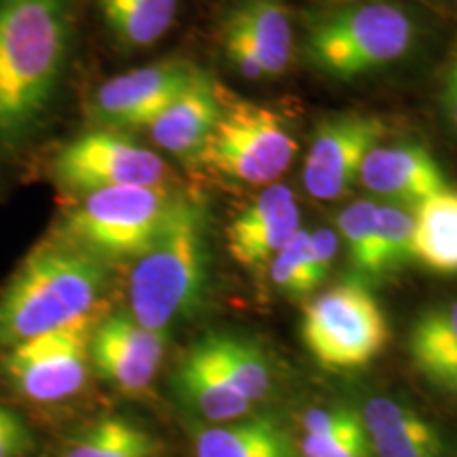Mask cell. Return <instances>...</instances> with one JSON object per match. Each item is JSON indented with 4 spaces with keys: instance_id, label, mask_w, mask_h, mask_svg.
I'll return each mask as SVG.
<instances>
[{
    "instance_id": "44dd1931",
    "label": "cell",
    "mask_w": 457,
    "mask_h": 457,
    "mask_svg": "<svg viewBox=\"0 0 457 457\" xmlns=\"http://www.w3.org/2000/svg\"><path fill=\"white\" fill-rule=\"evenodd\" d=\"M413 256L436 273H457V191L445 188L415 210Z\"/></svg>"
},
{
    "instance_id": "f546056e",
    "label": "cell",
    "mask_w": 457,
    "mask_h": 457,
    "mask_svg": "<svg viewBox=\"0 0 457 457\" xmlns=\"http://www.w3.org/2000/svg\"><path fill=\"white\" fill-rule=\"evenodd\" d=\"M32 443L26 421L0 404V457H26L32 451Z\"/></svg>"
},
{
    "instance_id": "cb8c5ba5",
    "label": "cell",
    "mask_w": 457,
    "mask_h": 457,
    "mask_svg": "<svg viewBox=\"0 0 457 457\" xmlns=\"http://www.w3.org/2000/svg\"><path fill=\"white\" fill-rule=\"evenodd\" d=\"M415 212L403 205H379L375 219L373 265L370 278L390 276L413 261Z\"/></svg>"
},
{
    "instance_id": "7c38bea8",
    "label": "cell",
    "mask_w": 457,
    "mask_h": 457,
    "mask_svg": "<svg viewBox=\"0 0 457 457\" xmlns=\"http://www.w3.org/2000/svg\"><path fill=\"white\" fill-rule=\"evenodd\" d=\"M163 356L165 335L145 328L128 312L111 313L91 333V367L102 379L123 392L146 390Z\"/></svg>"
},
{
    "instance_id": "4316f807",
    "label": "cell",
    "mask_w": 457,
    "mask_h": 457,
    "mask_svg": "<svg viewBox=\"0 0 457 457\" xmlns=\"http://www.w3.org/2000/svg\"><path fill=\"white\" fill-rule=\"evenodd\" d=\"M375 202H353L341 210L337 225H339L341 236L345 237L347 254L353 270L370 278V265H373V242H375V219H377Z\"/></svg>"
},
{
    "instance_id": "e0dca14e",
    "label": "cell",
    "mask_w": 457,
    "mask_h": 457,
    "mask_svg": "<svg viewBox=\"0 0 457 457\" xmlns=\"http://www.w3.org/2000/svg\"><path fill=\"white\" fill-rule=\"evenodd\" d=\"M174 384L182 403L208 421L227 424V421L242 420L253 407V403L222 377L199 343L182 358Z\"/></svg>"
},
{
    "instance_id": "5bb4252c",
    "label": "cell",
    "mask_w": 457,
    "mask_h": 457,
    "mask_svg": "<svg viewBox=\"0 0 457 457\" xmlns=\"http://www.w3.org/2000/svg\"><path fill=\"white\" fill-rule=\"evenodd\" d=\"M360 182L370 193L394 199L396 205L413 212L436 193L449 188L432 153L413 142L375 146L364 159Z\"/></svg>"
},
{
    "instance_id": "8992f818",
    "label": "cell",
    "mask_w": 457,
    "mask_h": 457,
    "mask_svg": "<svg viewBox=\"0 0 457 457\" xmlns=\"http://www.w3.org/2000/svg\"><path fill=\"white\" fill-rule=\"evenodd\" d=\"M296 148L276 108L242 100L220 87V117L193 162L222 180L262 187L290 168Z\"/></svg>"
},
{
    "instance_id": "484cf974",
    "label": "cell",
    "mask_w": 457,
    "mask_h": 457,
    "mask_svg": "<svg viewBox=\"0 0 457 457\" xmlns=\"http://www.w3.org/2000/svg\"><path fill=\"white\" fill-rule=\"evenodd\" d=\"M409 350L413 362L457 353V301L449 307L426 312L411 330Z\"/></svg>"
},
{
    "instance_id": "1f68e13d",
    "label": "cell",
    "mask_w": 457,
    "mask_h": 457,
    "mask_svg": "<svg viewBox=\"0 0 457 457\" xmlns=\"http://www.w3.org/2000/svg\"><path fill=\"white\" fill-rule=\"evenodd\" d=\"M310 248L320 271H322L324 276H328L337 256V248H339L335 233L330 231V228H318V231L310 233Z\"/></svg>"
},
{
    "instance_id": "5b68a950",
    "label": "cell",
    "mask_w": 457,
    "mask_h": 457,
    "mask_svg": "<svg viewBox=\"0 0 457 457\" xmlns=\"http://www.w3.org/2000/svg\"><path fill=\"white\" fill-rule=\"evenodd\" d=\"M165 187H112L79 195L62 214L54 236L102 261L140 256L168 219Z\"/></svg>"
},
{
    "instance_id": "30bf717a",
    "label": "cell",
    "mask_w": 457,
    "mask_h": 457,
    "mask_svg": "<svg viewBox=\"0 0 457 457\" xmlns=\"http://www.w3.org/2000/svg\"><path fill=\"white\" fill-rule=\"evenodd\" d=\"M197 66L185 60L134 68L108 79L89 100V117L104 129H142L187 87Z\"/></svg>"
},
{
    "instance_id": "277c9868",
    "label": "cell",
    "mask_w": 457,
    "mask_h": 457,
    "mask_svg": "<svg viewBox=\"0 0 457 457\" xmlns=\"http://www.w3.org/2000/svg\"><path fill=\"white\" fill-rule=\"evenodd\" d=\"M417 26L392 3H356L318 15L307 26L303 54L316 71L347 79L381 71L409 54Z\"/></svg>"
},
{
    "instance_id": "d6a6232c",
    "label": "cell",
    "mask_w": 457,
    "mask_h": 457,
    "mask_svg": "<svg viewBox=\"0 0 457 457\" xmlns=\"http://www.w3.org/2000/svg\"><path fill=\"white\" fill-rule=\"evenodd\" d=\"M441 106L445 117L451 123V128L457 129V47L449 57L447 71L443 77V89H441Z\"/></svg>"
},
{
    "instance_id": "603a6c76",
    "label": "cell",
    "mask_w": 457,
    "mask_h": 457,
    "mask_svg": "<svg viewBox=\"0 0 457 457\" xmlns=\"http://www.w3.org/2000/svg\"><path fill=\"white\" fill-rule=\"evenodd\" d=\"M155 438L136 421L125 417H102L72 436L60 457H153Z\"/></svg>"
},
{
    "instance_id": "6da1fadb",
    "label": "cell",
    "mask_w": 457,
    "mask_h": 457,
    "mask_svg": "<svg viewBox=\"0 0 457 457\" xmlns=\"http://www.w3.org/2000/svg\"><path fill=\"white\" fill-rule=\"evenodd\" d=\"M87 0H0V191L38 157L51 134Z\"/></svg>"
},
{
    "instance_id": "4dcf8cb0",
    "label": "cell",
    "mask_w": 457,
    "mask_h": 457,
    "mask_svg": "<svg viewBox=\"0 0 457 457\" xmlns=\"http://www.w3.org/2000/svg\"><path fill=\"white\" fill-rule=\"evenodd\" d=\"M415 367L430 384L457 396V353L455 356L420 360V362H415Z\"/></svg>"
},
{
    "instance_id": "2e32d148",
    "label": "cell",
    "mask_w": 457,
    "mask_h": 457,
    "mask_svg": "<svg viewBox=\"0 0 457 457\" xmlns=\"http://www.w3.org/2000/svg\"><path fill=\"white\" fill-rule=\"evenodd\" d=\"M362 424L377 457H445L441 432L398 400H369Z\"/></svg>"
},
{
    "instance_id": "7a4b0ae2",
    "label": "cell",
    "mask_w": 457,
    "mask_h": 457,
    "mask_svg": "<svg viewBox=\"0 0 457 457\" xmlns=\"http://www.w3.org/2000/svg\"><path fill=\"white\" fill-rule=\"evenodd\" d=\"M106 284L98 256L57 236L34 245L0 296V347L91 318Z\"/></svg>"
},
{
    "instance_id": "52a82bcc",
    "label": "cell",
    "mask_w": 457,
    "mask_h": 457,
    "mask_svg": "<svg viewBox=\"0 0 457 457\" xmlns=\"http://www.w3.org/2000/svg\"><path fill=\"white\" fill-rule=\"evenodd\" d=\"M301 335L307 350L330 370H353L386 350L390 339L381 305L358 282L324 290L303 312Z\"/></svg>"
},
{
    "instance_id": "9c48e42d",
    "label": "cell",
    "mask_w": 457,
    "mask_h": 457,
    "mask_svg": "<svg viewBox=\"0 0 457 457\" xmlns=\"http://www.w3.org/2000/svg\"><path fill=\"white\" fill-rule=\"evenodd\" d=\"M94 316L9 347L4 373L21 396L34 403H62L77 396L89 375Z\"/></svg>"
},
{
    "instance_id": "d6986e66",
    "label": "cell",
    "mask_w": 457,
    "mask_h": 457,
    "mask_svg": "<svg viewBox=\"0 0 457 457\" xmlns=\"http://www.w3.org/2000/svg\"><path fill=\"white\" fill-rule=\"evenodd\" d=\"M114 47L123 54L151 49L171 30L180 0H94Z\"/></svg>"
},
{
    "instance_id": "d4e9b609",
    "label": "cell",
    "mask_w": 457,
    "mask_h": 457,
    "mask_svg": "<svg viewBox=\"0 0 457 457\" xmlns=\"http://www.w3.org/2000/svg\"><path fill=\"white\" fill-rule=\"evenodd\" d=\"M267 271L279 293L293 296V299L312 295L327 278L320 271L312 254L310 231H303V228H299L296 236L279 250Z\"/></svg>"
},
{
    "instance_id": "9a60e30c",
    "label": "cell",
    "mask_w": 457,
    "mask_h": 457,
    "mask_svg": "<svg viewBox=\"0 0 457 457\" xmlns=\"http://www.w3.org/2000/svg\"><path fill=\"white\" fill-rule=\"evenodd\" d=\"M220 117V85L197 68L174 102L148 125L151 140L179 159H193L212 134Z\"/></svg>"
},
{
    "instance_id": "83f0119b",
    "label": "cell",
    "mask_w": 457,
    "mask_h": 457,
    "mask_svg": "<svg viewBox=\"0 0 457 457\" xmlns=\"http://www.w3.org/2000/svg\"><path fill=\"white\" fill-rule=\"evenodd\" d=\"M301 457H370V443L364 430L362 415H353L347 424L327 434H303Z\"/></svg>"
},
{
    "instance_id": "ac0fdd59",
    "label": "cell",
    "mask_w": 457,
    "mask_h": 457,
    "mask_svg": "<svg viewBox=\"0 0 457 457\" xmlns=\"http://www.w3.org/2000/svg\"><path fill=\"white\" fill-rule=\"evenodd\" d=\"M197 457H299L288 428L276 415H256L199 430Z\"/></svg>"
},
{
    "instance_id": "4fadbf2b",
    "label": "cell",
    "mask_w": 457,
    "mask_h": 457,
    "mask_svg": "<svg viewBox=\"0 0 457 457\" xmlns=\"http://www.w3.org/2000/svg\"><path fill=\"white\" fill-rule=\"evenodd\" d=\"M301 228L295 193L271 185L227 228V245L233 261L244 270L261 273Z\"/></svg>"
},
{
    "instance_id": "3957f363",
    "label": "cell",
    "mask_w": 457,
    "mask_h": 457,
    "mask_svg": "<svg viewBox=\"0 0 457 457\" xmlns=\"http://www.w3.org/2000/svg\"><path fill=\"white\" fill-rule=\"evenodd\" d=\"M208 214L176 197L153 244L136 256L128 279V313L148 330L168 328L193 316L208 286Z\"/></svg>"
},
{
    "instance_id": "7402d4cb",
    "label": "cell",
    "mask_w": 457,
    "mask_h": 457,
    "mask_svg": "<svg viewBox=\"0 0 457 457\" xmlns=\"http://www.w3.org/2000/svg\"><path fill=\"white\" fill-rule=\"evenodd\" d=\"M197 343L242 396L250 403L267 398L271 392V369L256 343L236 335H208Z\"/></svg>"
},
{
    "instance_id": "ba28073f",
    "label": "cell",
    "mask_w": 457,
    "mask_h": 457,
    "mask_svg": "<svg viewBox=\"0 0 457 457\" xmlns=\"http://www.w3.org/2000/svg\"><path fill=\"white\" fill-rule=\"evenodd\" d=\"M51 179L74 195L112 187H165L168 165L153 148L112 129L81 134L49 163Z\"/></svg>"
},
{
    "instance_id": "f1b7e54d",
    "label": "cell",
    "mask_w": 457,
    "mask_h": 457,
    "mask_svg": "<svg viewBox=\"0 0 457 457\" xmlns=\"http://www.w3.org/2000/svg\"><path fill=\"white\" fill-rule=\"evenodd\" d=\"M220 43L228 62H231V66L236 68L244 79H248V81H265V71H262L253 43H250L245 32L228 15H222Z\"/></svg>"
},
{
    "instance_id": "ffe728a7",
    "label": "cell",
    "mask_w": 457,
    "mask_h": 457,
    "mask_svg": "<svg viewBox=\"0 0 457 457\" xmlns=\"http://www.w3.org/2000/svg\"><path fill=\"white\" fill-rule=\"evenodd\" d=\"M225 15L250 38L265 77H282L293 57V21L284 0H233Z\"/></svg>"
},
{
    "instance_id": "8fae6325",
    "label": "cell",
    "mask_w": 457,
    "mask_h": 457,
    "mask_svg": "<svg viewBox=\"0 0 457 457\" xmlns=\"http://www.w3.org/2000/svg\"><path fill=\"white\" fill-rule=\"evenodd\" d=\"M386 136L373 114H339L318 125L303 163V187L320 202L341 197L360 180L364 159Z\"/></svg>"
}]
</instances>
